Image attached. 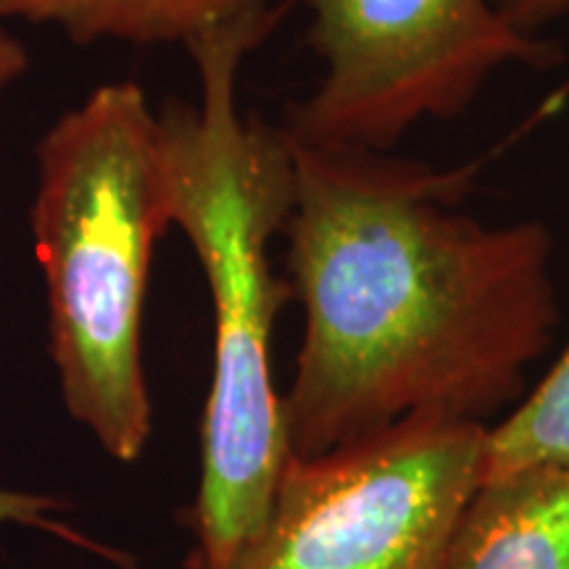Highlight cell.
Listing matches in <instances>:
<instances>
[{
    "instance_id": "6da1fadb",
    "label": "cell",
    "mask_w": 569,
    "mask_h": 569,
    "mask_svg": "<svg viewBox=\"0 0 569 569\" xmlns=\"http://www.w3.org/2000/svg\"><path fill=\"white\" fill-rule=\"evenodd\" d=\"M290 142L288 282L303 311L282 398L293 457L417 417L490 427L509 415L561 325L549 227L461 209L475 163Z\"/></svg>"
},
{
    "instance_id": "7a4b0ae2",
    "label": "cell",
    "mask_w": 569,
    "mask_h": 569,
    "mask_svg": "<svg viewBox=\"0 0 569 569\" xmlns=\"http://www.w3.org/2000/svg\"><path fill=\"white\" fill-rule=\"evenodd\" d=\"M280 13L269 6L196 40L198 98L161 111L169 219L201 261L213 309L193 569L234 567L293 457L272 375L274 322L293 290L269 264V243L293 213L296 153L288 132L248 117L238 96L248 53Z\"/></svg>"
},
{
    "instance_id": "3957f363",
    "label": "cell",
    "mask_w": 569,
    "mask_h": 569,
    "mask_svg": "<svg viewBox=\"0 0 569 569\" xmlns=\"http://www.w3.org/2000/svg\"><path fill=\"white\" fill-rule=\"evenodd\" d=\"M34 253L63 403L109 457L151 438L142 317L153 246L172 227L161 111L134 82L98 84L34 148Z\"/></svg>"
},
{
    "instance_id": "277c9868",
    "label": "cell",
    "mask_w": 569,
    "mask_h": 569,
    "mask_svg": "<svg viewBox=\"0 0 569 569\" xmlns=\"http://www.w3.org/2000/svg\"><path fill=\"white\" fill-rule=\"evenodd\" d=\"M322 61L280 124L315 148L388 153L430 119L465 113L501 69H551L561 51L496 0H301Z\"/></svg>"
},
{
    "instance_id": "5b68a950",
    "label": "cell",
    "mask_w": 569,
    "mask_h": 569,
    "mask_svg": "<svg viewBox=\"0 0 569 569\" xmlns=\"http://www.w3.org/2000/svg\"><path fill=\"white\" fill-rule=\"evenodd\" d=\"M488 427L417 417L319 457H290L232 569H446L486 480Z\"/></svg>"
},
{
    "instance_id": "8992f818",
    "label": "cell",
    "mask_w": 569,
    "mask_h": 569,
    "mask_svg": "<svg viewBox=\"0 0 569 569\" xmlns=\"http://www.w3.org/2000/svg\"><path fill=\"white\" fill-rule=\"evenodd\" d=\"M446 569H569V467H522L482 480Z\"/></svg>"
},
{
    "instance_id": "52a82bcc",
    "label": "cell",
    "mask_w": 569,
    "mask_h": 569,
    "mask_svg": "<svg viewBox=\"0 0 569 569\" xmlns=\"http://www.w3.org/2000/svg\"><path fill=\"white\" fill-rule=\"evenodd\" d=\"M272 0H0V19L59 27L74 42L184 46Z\"/></svg>"
},
{
    "instance_id": "ba28073f",
    "label": "cell",
    "mask_w": 569,
    "mask_h": 569,
    "mask_svg": "<svg viewBox=\"0 0 569 569\" xmlns=\"http://www.w3.org/2000/svg\"><path fill=\"white\" fill-rule=\"evenodd\" d=\"M538 465L569 467V340L522 401L488 427L486 478Z\"/></svg>"
},
{
    "instance_id": "9c48e42d",
    "label": "cell",
    "mask_w": 569,
    "mask_h": 569,
    "mask_svg": "<svg viewBox=\"0 0 569 569\" xmlns=\"http://www.w3.org/2000/svg\"><path fill=\"white\" fill-rule=\"evenodd\" d=\"M59 509H61V503L51 496L0 488V522H13V525H24V528L51 530V532H56V536L69 538L77 543L80 536L63 530L61 525L53 519V515Z\"/></svg>"
},
{
    "instance_id": "30bf717a",
    "label": "cell",
    "mask_w": 569,
    "mask_h": 569,
    "mask_svg": "<svg viewBox=\"0 0 569 569\" xmlns=\"http://www.w3.org/2000/svg\"><path fill=\"white\" fill-rule=\"evenodd\" d=\"M496 6L517 30L530 34H540L569 17V0H496Z\"/></svg>"
},
{
    "instance_id": "8fae6325",
    "label": "cell",
    "mask_w": 569,
    "mask_h": 569,
    "mask_svg": "<svg viewBox=\"0 0 569 569\" xmlns=\"http://www.w3.org/2000/svg\"><path fill=\"white\" fill-rule=\"evenodd\" d=\"M3 21V19H0ZM27 51L11 38V32L0 24V92L13 84L27 69Z\"/></svg>"
}]
</instances>
